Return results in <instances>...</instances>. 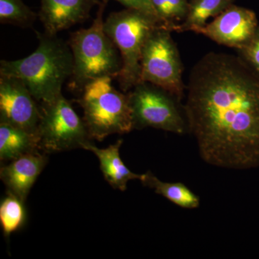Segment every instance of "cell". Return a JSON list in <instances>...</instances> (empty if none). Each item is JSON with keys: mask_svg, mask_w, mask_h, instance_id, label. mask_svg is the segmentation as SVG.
I'll return each instance as SVG.
<instances>
[{"mask_svg": "<svg viewBox=\"0 0 259 259\" xmlns=\"http://www.w3.org/2000/svg\"><path fill=\"white\" fill-rule=\"evenodd\" d=\"M184 109L204 162L228 169L259 167V75L243 58L203 56L191 71Z\"/></svg>", "mask_w": 259, "mask_h": 259, "instance_id": "6da1fadb", "label": "cell"}, {"mask_svg": "<svg viewBox=\"0 0 259 259\" xmlns=\"http://www.w3.org/2000/svg\"><path fill=\"white\" fill-rule=\"evenodd\" d=\"M36 35V50L23 59L0 61V76L21 80L36 101L48 105L62 95L63 84L73 74L74 56L69 44L56 35Z\"/></svg>", "mask_w": 259, "mask_h": 259, "instance_id": "7a4b0ae2", "label": "cell"}, {"mask_svg": "<svg viewBox=\"0 0 259 259\" xmlns=\"http://www.w3.org/2000/svg\"><path fill=\"white\" fill-rule=\"evenodd\" d=\"M107 3L99 5L96 18L88 28L70 35L69 44L74 56V70L69 88L82 92L88 83L103 77L117 79L122 69V59L104 29L103 13Z\"/></svg>", "mask_w": 259, "mask_h": 259, "instance_id": "3957f363", "label": "cell"}, {"mask_svg": "<svg viewBox=\"0 0 259 259\" xmlns=\"http://www.w3.org/2000/svg\"><path fill=\"white\" fill-rule=\"evenodd\" d=\"M160 25L168 28L157 17L130 8L110 13L104 21L105 31L122 59V69L116 79L122 91H129L141 82L143 49L151 32Z\"/></svg>", "mask_w": 259, "mask_h": 259, "instance_id": "277c9868", "label": "cell"}, {"mask_svg": "<svg viewBox=\"0 0 259 259\" xmlns=\"http://www.w3.org/2000/svg\"><path fill=\"white\" fill-rule=\"evenodd\" d=\"M112 79L100 78L88 83L78 100L90 137L99 141L110 135L128 134L134 129L128 95L116 90Z\"/></svg>", "mask_w": 259, "mask_h": 259, "instance_id": "5b68a950", "label": "cell"}, {"mask_svg": "<svg viewBox=\"0 0 259 259\" xmlns=\"http://www.w3.org/2000/svg\"><path fill=\"white\" fill-rule=\"evenodd\" d=\"M171 32L166 25H160L148 37L141 55V81L158 87L181 100L185 89L183 69Z\"/></svg>", "mask_w": 259, "mask_h": 259, "instance_id": "8992f818", "label": "cell"}, {"mask_svg": "<svg viewBox=\"0 0 259 259\" xmlns=\"http://www.w3.org/2000/svg\"><path fill=\"white\" fill-rule=\"evenodd\" d=\"M40 111L38 127L40 149L59 152L82 148L91 139L84 121L63 95L52 103L42 105Z\"/></svg>", "mask_w": 259, "mask_h": 259, "instance_id": "52a82bcc", "label": "cell"}, {"mask_svg": "<svg viewBox=\"0 0 259 259\" xmlns=\"http://www.w3.org/2000/svg\"><path fill=\"white\" fill-rule=\"evenodd\" d=\"M133 110L134 128L151 127L176 134L186 131L172 95L151 83L141 82L128 94Z\"/></svg>", "mask_w": 259, "mask_h": 259, "instance_id": "ba28073f", "label": "cell"}, {"mask_svg": "<svg viewBox=\"0 0 259 259\" xmlns=\"http://www.w3.org/2000/svg\"><path fill=\"white\" fill-rule=\"evenodd\" d=\"M40 117V109L25 83L18 78L0 76V122L38 135Z\"/></svg>", "mask_w": 259, "mask_h": 259, "instance_id": "9c48e42d", "label": "cell"}, {"mask_svg": "<svg viewBox=\"0 0 259 259\" xmlns=\"http://www.w3.org/2000/svg\"><path fill=\"white\" fill-rule=\"evenodd\" d=\"M258 26L254 12L231 5L197 33L221 45L240 50L249 42Z\"/></svg>", "mask_w": 259, "mask_h": 259, "instance_id": "30bf717a", "label": "cell"}, {"mask_svg": "<svg viewBox=\"0 0 259 259\" xmlns=\"http://www.w3.org/2000/svg\"><path fill=\"white\" fill-rule=\"evenodd\" d=\"M101 0H41L38 18L46 33L56 35L90 16L92 10Z\"/></svg>", "mask_w": 259, "mask_h": 259, "instance_id": "8fae6325", "label": "cell"}, {"mask_svg": "<svg viewBox=\"0 0 259 259\" xmlns=\"http://www.w3.org/2000/svg\"><path fill=\"white\" fill-rule=\"evenodd\" d=\"M47 163L44 155L35 151L23 155L2 167L0 177L9 193L25 202L27 196Z\"/></svg>", "mask_w": 259, "mask_h": 259, "instance_id": "7c38bea8", "label": "cell"}, {"mask_svg": "<svg viewBox=\"0 0 259 259\" xmlns=\"http://www.w3.org/2000/svg\"><path fill=\"white\" fill-rule=\"evenodd\" d=\"M122 140L106 148H99L90 141L83 144L82 148L92 151L100 161V168L105 180L113 188L124 192L127 182L131 180L141 181L144 175H138L131 171L122 162L120 156V148Z\"/></svg>", "mask_w": 259, "mask_h": 259, "instance_id": "4fadbf2b", "label": "cell"}, {"mask_svg": "<svg viewBox=\"0 0 259 259\" xmlns=\"http://www.w3.org/2000/svg\"><path fill=\"white\" fill-rule=\"evenodd\" d=\"M40 148V138L10 124L0 122V159L13 161Z\"/></svg>", "mask_w": 259, "mask_h": 259, "instance_id": "5bb4252c", "label": "cell"}, {"mask_svg": "<svg viewBox=\"0 0 259 259\" xmlns=\"http://www.w3.org/2000/svg\"><path fill=\"white\" fill-rule=\"evenodd\" d=\"M141 183L153 189L156 194L163 196L172 203L185 209H196L200 205V199L184 184L169 183L158 180L151 171L144 174Z\"/></svg>", "mask_w": 259, "mask_h": 259, "instance_id": "9a60e30c", "label": "cell"}, {"mask_svg": "<svg viewBox=\"0 0 259 259\" xmlns=\"http://www.w3.org/2000/svg\"><path fill=\"white\" fill-rule=\"evenodd\" d=\"M231 5V0H192L185 21L177 25L175 31L197 32L210 17L218 16Z\"/></svg>", "mask_w": 259, "mask_h": 259, "instance_id": "2e32d148", "label": "cell"}, {"mask_svg": "<svg viewBox=\"0 0 259 259\" xmlns=\"http://www.w3.org/2000/svg\"><path fill=\"white\" fill-rule=\"evenodd\" d=\"M38 15L22 0H0V23L30 28Z\"/></svg>", "mask_w": 259, "mask_h": 259, "instance_id": "e0dca14e", "label": "cell"}, {"mask_svg": "<svg viewBox=\"0 0 259 259\" xmlns=\"http://www.w3.org/2000/svg\"><path fill=\"white\" fill-rule=\"evenodd\" d=\"M25 219L23 202L9 193L0 204V223L3 232L9 236L21 227Z\"/></svg>", "mask_w": 259, "mask_h": 259, "instance_id": "ac0fdd59", "label": "cell"}, {"mask_svg": "<svg viewBox=\"0 0 259 259\" xmlns=\"http://www.w3.org/2000/svg\"><path fill=\"white\" fill-rule=\"evenodd\" d=\"M238 51L245 62L259 75V25L249 42Z\"/></svg>", "mask_w": 259, "mask_h": 259, "instance_id": "d6986e66", "label": "cell"}, {"mask_svg": "<svg viewBox=\"0 0 259 259\" xmlns=\"http://www.w3.org/2000/svg\"><path fill=\"white\" fill-rule=\"evenodd\" d=\"M101 1L107 3L110 0H101ZM115 1L118 2L130 9L139 10L146 14L153 15L160 18L151 0H115Z\"/></svg>", "mask_w": 259, "mask_h": 259, "instance_id": "ffe728a7", "label": "cell"}, {"mask_svg": "<svg viewBox=\"0 0 259 259\" xmlns=\"http://www.w3.org/2000/svg\"><path fill=\"white\" fill-rule=\"evenodd\" d=\"M166 2L171 11L174 22L185 20L190 6L187 0H166Z\"/></svg>", "mask_w": 259, "mask_h": 259, "instance_id": "44dd1931", "label": "cell"}]
</instances>
